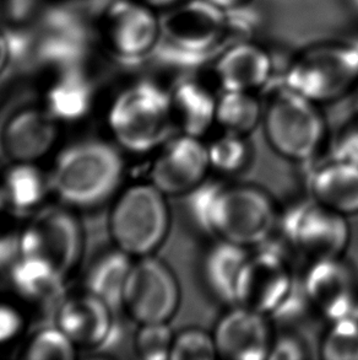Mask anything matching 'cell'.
Returning a JSON list of instances; mask_svg holds the SVG:
<instances>
[{
	"label": "cell",
	"mask_w": 358,
	"mask_h": 360,
	"mask_svg": "<svg viewBox=\"0 0 358 360\" xmlns=\"http://www.w3.org/2000/svg\"><path fill=\"white\" fill-rule=\"evenodd\" d=\"M13 59V47L9 36L0 29V79L4 77Z\"/></svg>",
	"instance_id": "e575fe53"
},
{
	"label": "cell",
	"mask_w": 358,
	"mask_h": 360,
	"mask_svg": "<svg viewBox=\"0 0 358 360\" xmlns=\"http://www.w3.org/2000/svg\"><path fill=\"white\" fill-rule=\"evenodd\" d=\"M180 295L175 272L165 261L149 255L131 264L123 307L140 325L170 322L178 310Z\"/></svg>",
	"instance_id": "8fae6325"
},
{
	"label": "cell",
	"mask_w": 358,
	"mask_h": 360,
	"mask_svg": "<svg viewBox=\"0 0 358 360\" xmlns=\"http://www.w3.org/2000/svg\"><path fill=\"white\" fill-rule=\"evenodd\" d=\"M208 146L211 170L225 175H234L246 170L252 161V146L248 136L221 131Z\"/></svg>",
	"instance_id": "484cf974"
},
{
	"label": "cell",
	"mask_w": 358,
	"mask_h": 360,
	"mask_svg": "<svg viewBox=\"0 0 358 360\" xmlns=\"http://www.w3.org/2000/svg\"><path fill=\"white\" fill-rule=\"evenodd\" d=\"M4 193L15 210H31L46 195L44 175L29 162H19L6 175Z\"/></svg>",
	"instance_id": "4316f807"
},
{
	"label": "cell",
	"mask_w": 358,
	"mask_h": 360,
	"mask_svg": "<svg viewBox=\"0 0 358 360\" xmlns=\"http://www.w3.org/2000/svg\"><path fill=\"white\" fill-rule=\"evenodd\" d=\"M19 251L24 257L44 258L65 274L83 252V230L69 212L44 210L20 238Z\"/></svg>",
	"instance_id": "5bb4252c"
},
{
	"label": "cell",
	"mask_w": 358,
	"mask_h": 360,
	"mask_svg": "<svg viewBox=\"0 0 358 360\" xmlns=\"http://www.w3.org/2000/svg\"><path fill=\"white\" fill-rule=\"evenodd\" d=\"M263 98L258 93L220 91L216 124L221 131L248 136L262 124Z\"/></svg>",
	"instance_id": "cb8c5ba5"
},
{
	"label": "cell",
	"mask_w": 358,
	"mask_h": 360,
	"mask_svg": "<svg viewBox=\"0 0 358 360\" xmlns=\"http://www.w3.org/2000/svg\"><path fill=\"white\" fill-rule=\"evenodd\" d=\"M356 91H357V93H358V86H357V89H356ZM357 103H358V98H357ZM357 111H358V108H357Z\"/></svg>",
	"instance_id": "ab89813d"
},
{
	"label": "cell",
	"mask_w": 358,
	"mask_h": 360,
	"mask_svg": "<svg viewBox=\"0 0 358 360\" xmlns=\"http://www.w3.org/2000/svg\"><path fill=\"white\" fill-rule=\"evenodd\" d=\"M281 246L310 263L344 256L351 240L347 217L308 197L279 214Z\"/></svg>",
	"instance_id": "ba28073f"
},
{
	"label": "cell",
	"mask_w": 358,
	"mask_h": 360,
	"mask_svg": "<svg viewBox=\"0 0 358 360\" xmlns=\"http://www.w3.org/2000/svg\"><path fill=\"white\" fill-rule=\"evenodd\" d=\"M210 171L206 143L177 133L161 146L151 169V184L166 195H188L208 180Z\"/></svg>",
	"instance_id": "4fadbf2b"
},
{
	"label": "cell",
	"mask_w": 358,
	"mask_h": 360,
	"mask_svg": "<svg viewBox=\"0 0 358 360\" xmlns=\"http://www.w3.org/2000/svg\"><path fill=\"white\" fill-rule=\"evenodd\" d=\"M15 252H20L19 240L10 239V238L0 239V267L11 262Z\"/></svg>",
	"instance_id": "d590c367"
},
{
	"label": "cell",
	"mask_w": 358,
	"mask_h": 360,
	"mask_svg": "<svg viewBox=\"0 0 358 360\" xmlns=\"http://www.w3.org/2000/svg\"><path fill=\"white\" fill-rule=\"evenodd\" d=\"M300 287L308 309L325 321L358 316V273L344 256L307 263Z\"/></svg>",
	"instance_id": "7c38bea8"
},
{
	"label": "cell",
	"mask_w": 358,
	"mask_h": 360,
	"mask_svg": "<svg viewBox=\"0 0 358 360\" xmlns=\"http://www.w3.org/2000/svg\"><path fill=\"white\" fill-rule=\"evenodd\" d=\"M167 195L152 184L128 188L112 210L110 228L119 250L129 256L155 252L170 233Z\"/></svg>",
	"instance_id": "9c48e42d"
},
{
	"label": "cell",
	"mask_w": 358,
	"mask_h": 360,
	"mask_svg": "<svg viewBox=\"0 0 358 360\" xmlns=\"http://www.w3.org/2000/svg\"><path fill=\"white\" fill-rule=\"evenodd\" d=\"M138 1H140L142 4L149 5L150 8L157 10L159 13L160 11L164 13L165 10L170 9L173 5L182 1V0H138Z\"/></svg>",
	"instance_id": "74e56055"
},
{
	"label": "cell",
	"mask_w": 358,
	"mask_h": 360,
	"mask_svg": "<svg viewBox=\"0 0 358 360\" xmlns=\"http://www.w3.org/2000/svg\"><path fill=\"white\" fill-rule=\"evenodd\" d=\"M263 93L262 126L272 150L297 164L313 162L329 136L321 106L281 80Z\"/></svg>",
	"instance_id": "7a4b0ae2"
},
{
	"label": "cell",
	"mask_w": 358,
	"mask_h": 360,
	"mask_svg": "<svg viewBox=\"0 0 358 360\" xmlns=\"http://www.w3.org/2000/svg\"><path fill=\"white\" fill-rule=\"evenodd\" d=\"M208 1L228 11H237L244 5H247L251 0H208Z\"/></svg>",
	"instance_id": "8d00e7d4"
},
{
	"label": "cell",
	"mask_w": 358,
	"mask_h": 360,
	"mask_svg": "<svg viewBox=\"0 0 358 360\" xmlns=\"http://www.w3.org/2000/svg\"><path fill=\"white\" fill-rule=\"evenodd\" d=\"M92 103V89L83 75L63 74L47 94L48 112L54 118L74 121L86 115Z\"/></svg>",
	"instance_id": "d4e9b609"
},
{
	"label": "cell",
	"mask_w": 358,
	"mask_h": 360,
	"mask_svg": "<svg viewBox=\"0 0 358 360\" xmlns=\"http://www.w3.org/2000/svg\"><path fill=\"white\" fill-rule=\"evenodd\" d=\"M346 5L349 6V9L358 16V0H345Z\"/></svg>",
	"instance_id": "f35d334b"
},
{
	"label": "cell",
	"mask_w": 358,
	"mask_h": 360,
	"mask_svg": "<svg viewBox=\"0 0 358 360\" xmlns=\"http://www.w3.org/2000/svg\"><path fill=\"white\" fill-rule=\"evenodd\" d=\"M211 332L218 358L228 360H267L275 335L269 317L238 305L225 312Z\"/></svg>",
	"instance_id": "2e32d148"
},
{
	"label": "cell",
	"mask_w": 358,
	"mask_h": 360,
	"mask_svg": "<svg viewBox=\"0 0 358 360\" xmlns=\"http://www.w3.org/2000/svg\"><path fill=\"white\" fill-rule=\"evenodd\" d=\"M51 113L24 110L5 123L1 146L5 154L18 162H31L44 155L55 139V126Z\"/></svg>",
	"instance_id": "ffe728a7"
},
{
	"label": "cell",
	"mask_w": 358,
	"mask_h": 360,
	"mask_svg": "<svg viewBox=\"0 0 358 360\" xmlns=\"http://www.w3.org/2000/svg\"><path fill=\"white\" fill-rule=\"evenodd\" d=\"M64 273L41 257L21 256L11 269V282L18 292L36 302H53L63 292Z\"/></svg>",
	"instance_id": "7402d4cb"
},
{
	"label": "cell",
	"mask_w": 358,
	"mask_h": 360,
	"mask_svg": "<svg viewBox=\"0 0 358 360\" xmlns=\"http://www.w3.org/2000/svg\"><path fill=\"white\" fill-rule=\"evenodd\" d=\"M110 126L117 141L133 153H147L177 134L170 93L152 82H139L114 100Z\"/></svg>",
	"instance_id": "5b68a950"
},
{
	"label": "cell",
	"mask_w": 358,
	"mask_h": 360,
	"mask_svg": "<svg viewBox=\"0 0 358 360\" xmlns=\"http://www.w3.org/2000/svg\"><path fill=\"white\" fill-rule=\"evenodd\" d=\"M281 82L320 106L340 101L358 86V44L326 39L300 49Z\"/></svg>",
	"instance_id": "3957f363"
},
{
	"label": "cell",
	"mask_w": 358,
	"mask_h": 360,
	"mask_svg": "<svg viewBox=\"0 0 358 360\" xmlns=\"http://www.w3.org/2000/svg\"><path fill=\"white\" fill-rule=\"evenodd\" d=\"M113 310L101 299L86 292L68 299L57 312V327L79 346L102 348L116 338Z\"/></svg>",
	"instance_id": "e0dca14e"
},
{
	"label": "cell",
	"mask_w": 358,
	"mask_h": 360,
	"mask_svg": "<svg viewBox=\"0 0 358 360\" xmlns=\"http://www.w3.org/2000/svg\"><path fill=\"white\" fill-rule=\"evenodd\" d=\"M187 205L205 234L248 248L271 239L280 214L269 192L244 182L206 180L187 195Z\"/></svg>",
	"instance_id": "6da1fadb"
},
{
	"label": "cell",
	"mask_w": 358,
	"mask_h": 360,
	"mask_svg": "<svg viewBox=\"0 0 358 360\" xmlns=\"http://www.w3.org/2000/svg\"><path fill=\"white\" fill-rule=\"evenodd\" d=\"M218 358L213 332L188 327L175 335L171 360H211Z\"/></svg>",
	"instance_id": "f546056e"
},
{
	"label": "cell",
	"mask_w": 358,
	"mask_h": 360,
	"mask_svg": "<svg viewBox=\"0 0 358 360\" xmlns=\"http://www.w3.org/2000/svg\"><path fill=\"white\" fill-rule=\"evenodd\" d=\"M319 356L325 360H358V316L329 322L320 341Z\"/></svg>",
	"instance_id": "83f0119b"
},
{
	"label": "cell",
	"mask_w": 358,
	"mask_h": 360,
	"mask_svg": "<svg viewBox=\"0 0 358 360\" xmlns=\"http://www.w3.org/2000/svg\"><path fill=\"white\" fill-rule=\"evenodd\" d=\"M21 328V317L11 307L0 305V343L9 341Z\"/></svg>",
	"instance_id": "836d02e7"
},
{
	"label": "cell",
	"mask_w": 358,
	"mask_h": 360,
	"mask_svg": "<svg viewBox=\"0 0 358 360\" xmlns=\"http://www.w3.org/2000/svg\"><path fill=\"white\" fill-rule=\"evenodd\" d=\"M74 343L60 328H44L32 338L26 356L31 360H69L74 358Z\"/></svg>",
	"instance_id": "4dcf8cb0"
},
{
	"label": "cell",
	"mask_w": 358,
	"mask_h": 360,
	"mask_svg": "<svg viewBox=\"0 0 358 360\" xmlns=\"http://www.w3.org/2000/svg\"><path fill=\"white\" fill-rule=\"evenodd\" d=\"M310 197L345 217L358 214V166L328 158L307 174Z\"/></svg>",
	"instance_id": "d6986e66"
},
{
	"label": "cell",
	"mask_w": 358,
	"mask_h": 360,
	"mask_svg": "<svg viewBox=\"0 0 358 360\" xmlns=\"http://www.w3.org/2000/svg\"><path fill=\"white\" fill-rule=\"evenodd\" d=\"M251 248L234 288V304L274 320L300 295V281L281 245Z\"/></svg>",
	"instance_id": "8992f818"
},
{
	"label": "cell",
	"mask_w": 358,
	"mask_h": 360,
	"mask_svg": "<svg viewBox=\"0 0 358 360\" xmlns=\"http://www.w3.org/2000/svg\"><path fill=\"white\" fill-rule=\"evenodd\" d=\"M121 174L123 161L113 146L84 141L59 155L49 184L65 203L93 207L116 191Z\"/></svg>",
	"instance_id": "277c9868"
},
{
	"label": "cell",
	"mask_w": 358,
	"mask_h": 360,
	"mask_svg": "<svg viewBox=\"0 0 358 360\" xmlns=\"http://www.w3.org/2000/svg\"><path fill=\"white\" fill-rule=\"evenodd\" d=\"M175 333L168 322L141 323L135 336V351L145 360H168Z\"/></svg>",
	"instance_id": "f1b7e54d"
},
{
	"label": "cell",
	"mask_w": 358,
	"mask_h": 360,
	"mask_svg": "<svg viewBox=\"0 0 358 360\" xmlns=\"http://www.w3.org/2000/svg\"><path fill=\"white\" fill-rule=\"evenodd\" d=\"M233 13L208 0H182L161 15L164 42L189 65L203 63L237 41Z\"/></svg>",
	"instance_id": "52a82bcc"
},
{
	"label": "cell",
	"mask_w": 358,
	"mask_h": 360,
	"mask_svg": "<svg viewBox=\"0 0 358 360\" xmlns=\"http://www.w3.org/2000/svg\"><path fill=\"white\" fill-rule=\"evenodd\" d=\"M310 356L305 342L289 331L274 335L269 358L270 360H303Z\"/></svg>",
	"instance_id": "d6a6232c"
},
{
	"label": "cell",
	"mask_w": 358,
	"mask_h": 360,
	"mask_svg": "<svg viewBox=\"0 0 358 360\" xmlns=\"http://www.w3.org/2000/svg\"><path fill=\"white\" fill-rule=\"evenodd\" d=\"M249 251L251 248L216 240L204 257L203 277L208 290L230 307L234 304V288Z\"/></svg>",
	"instance_id": "44dd1931"
},
{
	"label": "cell",
	"mask_w": 358,
	"mask_h": 360,
	"mask_svg": "<svg viewBox=\"0 0 358 360\" xmlns=\"http://www.w3.org/2000/svg\"><path fill=\"white\" fill-rule=\"evenodd\" d=\"M329 156L358 166V111L335 133L330 143Z\"/></svg>",
	"instance_id": "1f68e13d"
},
{
	"label": "cell",
	"mask_w": 358,
	"mask_h": 360,
	"mask_svg": "<svg viewBox=\"0 0 358 360\" xmlns=\"http://www.w3.org/2000/svg\"><path fill=\"white\" fill-rule=\"evenodd\" d=\"M210 69L218 91L260 94L272 83L274 60L262 44L242 39L228 44L213 56Z\"/></svg>",
	"instance_id": "9a60e30c"
},
{
	"label": "cell",
	"mask_w": 358,
	"mask_h": 360,
	"mask_svg": "<svg viewBox=\"0 0 358 360\" xmlns=\"http://www.w3.org/2000/svg\"><path fill=\"white\" fill-rule=\"evenodd\" d=\"M98 34L110 53L138 62L154 53L164 41L157 10L138 0H113L98 20Z\"/></svg>",
	"instance_id": "30bf717a"
},
{
	"label": "cell",
	"mask_w": 358,
	"mask_h": 360,
	"mask_svg": "<svg viewBox=\"0 0 358 360\" xmlns=\"http://www.w3.org/2000/svg\"><path fill=\"white\" fill-rule=\"evenodd\" d=\"M215 85L198 77L177 80L170 93L177 133L203 138L216 124L218 93Z\"/></svg>",
	"instance_id": "ac0fdd59"
},
{
	"label": "cell",
	"mask_w": 358,
	"mask_h": 360,
	"mask_svg": "<svg viewBox=\"0 0 358 360\" xmlns=\"http://www.w3.org/2000/svg\"><path fill=\"white\" fill-rule=\"evenodd\" d=\"M131 264L129 255L121 250L102 256L88 273V292L117 311L123 307V294Z\"/></svg>",
	"instance_id": "603a6c76"
}]
</instances>
